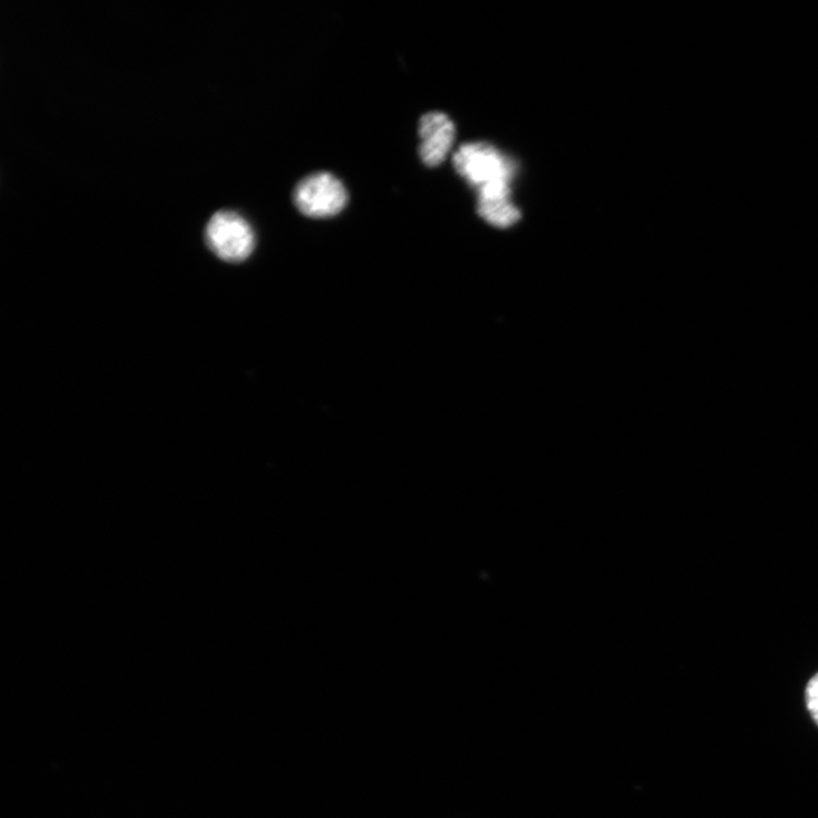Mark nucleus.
<instances>
[{
	"instance_id": "obj_1",
	"label": "nucleus",
	"mask_w": 818,
	"mask_h": 818,
	"mask_svg": "<svg viewBox=\"0 0 818 818\" xmlns=\"http://www.w3.org/2000/svg\"><path fill=\"white\" fill-rule=\"evenodd\" d=\"M454 166L478 191L497 186H510L515 174L512 163L495 147L485 143L460 146L454 155Z\"/></svg>"
},
{
	"instance_id": "obj_5",
	"label": "nucleus",
	"mask_w": 818,
	"mask_h": 818,
	"mask_svg": "<svg viewBox=\"0 0 818 818\" xmlns=\"http://www.w3.org/2000/svg\"><path fill=\"white\" fill-rule=\"evenodd\" d=\"M478 193V213L489 225L505 229L519 222L521 213L510 200V186L486 188Z\"/></svg>"
},
{
	"instance_id": "obj_6",
	"label": "nucleus",
	"mask_w": 818,
	"mask_h": 818,
	"mask_svg": "<svg viewBox=\"0 0 818 818\" xmlns=\"http://www.w3.org/2000/svg\"><path fill=\"white\" fill-rule=\"evenodd\" d=\"M806 704L811 717L818 724V673L807 684Z\"/></svg>"
},
{
	"instance_id": "obj_4",
	"label": "nucleus",
	"mask_w": 818,
	"mask_h": 818,
	"mask_svg": "<svg viewBox=\"0 0 818 818\" xmlns=\"http://www.w3.org/2000/svg\"><path fill=\"white\" fill-rule=\"evenodd\" d=\"M420 156L429 167L441 165L453 148L456 128L454 122L442 112H429L420 120Z\"/></svg>"
},
{
	"instance_id": "obj_2",
	"label": "nucleus",
	"mask_w": 818,
	"mask_h": 818,
	"mask_svg": "<svg viewBox=\"0 0 818 818\" xmlns=\"http://www.w3.org/2000/svg\"><path fill=\"white\" fill-rule=\"evenodd\" d=\"M205 240L211 252L229 263L246 261L255 248L251 226L232 210L213 215L205 230Z\"/></svg>"
},
{
	"instance_id": "obj_3",
	"label": "nucleus",
	"mask_w": 818,
	"mask_h": 818,
	"mask_svg": "<svg viewBox=\"0 0 818 818\" xmlns=\"http://www.w3.org/2000/svg\"><path fill=\"white\" fill-rule=\"evenodd\" d=\"M293 203L306 217L324 219L334 217L346 207L349 194L333 175L320 172L297 185L293 190Z\"/></svg>"
}]
</instances>
